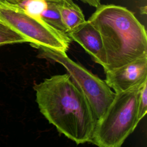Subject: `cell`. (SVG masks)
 <instances>
[{"mask_svg":"<svg viewBox=\"0 0 147 147\" xmlns=\"http://www.w3.org/2000/svg\"><path fill=\"white\" fill-rule=\"evenodd\" d=\"M33 89L40 111L60 133L78 145L90 142L97 118L68 74L46 78Z\"/></svg>","mask_w":147,"mask_h":147,"instance_id":"obj_1","label":"cell"},{"mask_svg":"<svg viewBox=\"0 0 147 147\" xmlns=\"http://www.w3.org/2000/svg\"><path fill=\"white\" fill-rule=\"evenodd\" d=\"M88 21L100 34L106 57L105 71L147 56L145 26L133 13L115 5H100Z\"/></svg>","mask_w":147,"mask_h":147,"instance_id":"obj_2","label":"cell"},{"mask_svg":"<svg viewBox=\"0 0 147 147\" xmlns=\"http://www.w3.org/2000/svg\"><path fill=\"white\" fill-rule=\"evenodd\" d=\"M142 84L115 93L97 119L90 142L100 147H119L123 144L138 124L137 101Z\"/></svg>","mask_w":147,"mask_h":147,"instance_id":"obj_3","label":"cell"},{"mask_svg":"<svg viewBox=\"0 0 147 147\" xmlns=\"http://www.w3.org/2000/svg\"><path fill=\"white\" fill-rule=\"evenodd\" d=\"M40 51L39 57L63 65L71 79L88 100L97 119L113 100L115 93L102 80L81 64L73 61L59 51L42 46H34Z\"/></svg>","mask_w":147,"mask_h":147,"instance_id":"obj_4","label":"cell"},{"mask_svg":"<svg viewBox=\"0 0 147 147\" xmlns=\"http://www.w3.org/2000/svg\"><path fill=\"white\" fill-rule=\"evenodd\" d=\"M0 20L26 38L32 45L66 52L71 38L66 33L52 27L41 18L32 17L18 6H1Z\"/></svg>","mask_w":147,"mask_h":147,"instance_id":"obj_5","label":"cell"},{"mask_svg":"<svg viewBox=\"0 0 147 147\" xmlns=\"http://www.w3.org/2000/svg\"><path fill=\"white\" fill-rule=\"evenodd\" d=\"M105 72V81L115 93L127 91L147 80V56Z\"/></svg>","mask_w":147,"mask_h":147,"instance_id":"obj_6","label":"cell"},{"mask_svg":"<svg viewBox=\"0 0 147 147\" xmlns=\"http://www.w3.org/2000/svg\"><path fill=\"white\" fill-rule=\"evenodd\" d=\"M71 40L80 44L92 60L104 68L106 57L102 39L99 31L87 21L67 33Z\"/></svg>","mask_w":147,"mask_h":147,"instance_id":"obj_7","label":"cell"},{"mask_svg":"<svg viewBox=\"0 0 147 147\" xmlns=\"http://www.w3.org/2000/svg\"><path fill=\"white\" fill-rule=\"evenodd\" d=\"M59 9L67 32L86 21L82 10L74 1H63L59 2Z\"/></svg>","mask_w":147,"mask_h":147,"instance_id":"obj_8","label":"cell"},{"mask_svg":"<svg viewBox=\"0 0 147 147\" xmlns=\"http://www.w3.org/2000/svg\"><path fill=\"white\" fill-rule=\"evenodd\" d=\"M59 2H48L47 8L41 14L40 18L55 29L67 33V30L63 23L59 11Z\"/></svg>","mask_w":147,"mask_h":147,"instance_id":"obj_9","label":"cell"},{"mask_svg":"<svg viewBox=\"0 0 147 147\" xmlns=\"http://www.w3.org/2000/svg\"><path fill=\"white\" fill-rule=\"evenodd\" d=\"M23 42H28V41L22 34L0 20V45Z\"/></svg>","mask_w":147,"mask_h":147,"instance_id":"obj_10","label":"cell"},{"mask_svg":"<svg viewBox=\"0 0 147 147\" xmlns=\"http://www.w3.org/2000/svg\"><path fill=\"white\" fill-rule=\"evenodd\" d=\"M46 0H26L18 5L28 15L36 18H41L42 13L47 8Z\"/></svg>","mask_w":147,"mask_h":147,"instance_id":"obj_11","label":"cell"},{"mask_svg":"<svg viewBox=\"0 0 147 147\" xmlns=\"http://www.w3.org/2000/svg\"><path fill=\"white\" fill-rule=\"evenodd\" d=\"M147 112V80L142 84L137 101V121L138 123Z\"/></svg>","mask_w":147,"mask_h":147,"instance_id":"obj_12","label":"cell"},{"mask_svg":"<svg viewBox=\"0 0 147 147\" xmlns=\"http://www.w3.org/2000/svg\"><path fill=\"white\" fill-rule=\"evenodd\" d=\"M26 0H0L1 6H18ZM48 2H61L65 0H46Z\"/></svg>","mask_w":147,"mask_h":147,"instance_id":"obj_13","label":"cell"},{"mask_svg":"<svg viewBox=\"0 0 147 147\" xmlns=\"http://www.w3.org/2000/svg\"><path fill=\"white\" fill-rule=\"evenodd\" d=\"M84 3L88 4L91 6L97 7L100 3V0H80Z\"/></svg>","mask_w":147,"mask_h":147,"instance_id":"obj_14","label":"cell"},{"mask_svg":"<svg viewBox=\"0 0 147 147\" xmlns=\"http://www.w3.org/2000/svg\"><path fill=\"white\" fill-rule=\"evenodd\" d=\"M66 1H74V0H65Z\"/></svg>","mask_w":147,"mask_h":147,"instance_id":"obj_15","label":"cell"}]
</instances>
